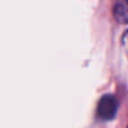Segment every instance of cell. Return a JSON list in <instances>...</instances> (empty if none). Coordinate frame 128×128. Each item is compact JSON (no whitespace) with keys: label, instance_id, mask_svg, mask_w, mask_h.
Returning a JSON list of instances; mask_svg holds the SVG:
<instances>
[{"label":"cell","instance_id":"cell-1","mask_svg":"<svg viewBox=\"0 0 128 128\" xmlns=\"http://www.w3.org/2000/svg\"><path fill=\"white\" fill-rule=\"evenodd\" d=\"M118 100L112 94H104L98 102L97 112L102 120H111L116 117L118 111Z\"/></svg>","mask_w":128,"mask_h":128},{"label":"cell","instance_id":"cell-2","mask_svg":"<svg viewBox=\"0 0 128 128\" xmlns=\"http://www.w3.org/2000/svg\"><path fill=\"white\" fill-rule=\"evenodd\" d=\"M114 17L119 24H128V0H117L114 6Z\"/></svg>","mask_w":128,"mask_h":128},{"label":"cell","instance_id":"cell-3","mask_svg":"<svg viewBox=\"0 0 128 128\" xmlns=\"http://www.w3.org/2000/svg\"><path fill=\"white\" fill-rule=\"evenodd\" d=\"M125 35H126V36H128V32H126V33H125Z\"/></svg>","mask_w":128,"mask_h":128},{"label":"cell","instance_id":"cell-4","mask_svg":"<svg viewBox=\"0 0 128 128\" xmlns=\"http://www.w3.org/2000/svg\"><path fill=\"white\" fill-rule=\"evenodd\" d=\"M127 128H128V126H127Z\"/></svg>","mask_w":128,"mask_h":128}]
</instances>
